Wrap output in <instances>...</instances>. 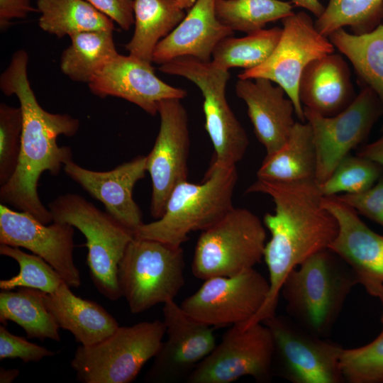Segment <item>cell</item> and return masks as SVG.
<instances>
[{"label":"cell","mask_w":383,"mask_h":383,"mask_svg":"<svg viewBox=\"0 0 383 383\" xmlns=\"http://www.w3.org/2000/svg\"><path fill=\"white\" fill-rule=\"evenodd\" d=\"M246 193H262L274 201V213L263 223L270 233L263 259L270 290L263 306L246 324L262 322L276 314L280 289L287 274L312 255L328 248L338 233L335 216L323 205L316 180L279 182L257 178Z\"/></svg>","instance_id":"cell-1"},{"label":"cell","mask_w":383,"mask_h":383,"mask_svg":"<svg viewBox=\"0 0 383 383\" xmlns=\"http://www.w3.org/2000/svg\"><path fill=\"white\" fill-rule=\"evenodd\" d=\"M28 55L18 50L0 77L6 96L15 95L23 114L21 148L15 172L0 188L1 204L27 212L45 224L53 221L50 209L38 193L41 174L57 175L72 160L71 148L59 146L60 135L73 136L79 128L77 118L67 113H52L39 104L28 77Z\"/></svg>","instance_id":"cell-2"},{"label":"cell","mask_w":383,"mask_h":383,"mask_svg":"<svg viewBox=\"0 0 383 383\" xmlns=\"http://www.w3.org/2000/svg\"><path fill=\"white\" fill-rule=\"evenodd\" d=\"M357 284L352 267L327 248L290 271L280 295L289 317L307 331L327 338Z\"/></svg>","instance_id":"cell-3"},{"label":"cell","mask_w":383,"mask_h":383,"mask_svg":"<svg viewBox=\"0 0 383 383\" xmlns=\"http://www.w3.org/2000/svg\"><path fill=\"white\" fill-rule=\"evenodd\" d=\"M238 182L236 166L212 162L200 184L187 180L172 190L162 216L143 223L134 237L181 246L195 231H204L221 220L234 206L233 195Z\"/></svg>","instance_id":"cell-4"},{"label":"cell","mask_w":383,"mask_h":383,"mask_svg":"<svg viewBox=\"0 0 383 383\" xmlns=\"http://www.w3.org/2000/svg\"><path fill=\"white\" fill-rule=\"evenodd\" d=\"M53 221L67 223L85 237L87 265L96 289L111 301L122 296L118 265L134 238L133 232L108 212L75 194L57 196L49 204Z\"/></svg>","instance_id":"cell-5"},{"label":"cell","mask_w":383,"mask_h":383,"mask_svg":"<svg viewBox=\"0 0 383 383\" xmlns=\"http://www.w3.org/2000/svg\"><path fill=\"white\" fill-rule=\"evenodd\" d=\"M184 266L181 246L134 237L118 272L121 292L131 313L174 300L185 282Z\"/></svg>","instance_id":"cell-6"},{"label":"cell","mask_w":383,"mask_h":383,"mask_svg":"<svg viewBox=\"0 0 383 383\" xmlns=\"http://www.w3.org/2000/svg\"><path fill=\"white\" fill-rule=\"evenodd\" d=\"M165 335L163 321H144L118 327L103 340L79 346L71 361L83 383H129L154 357Z\"/></svg>","instance_id":"cell-7"},{"label":"cell","mask_w":383,"mask_h":383,"mask_svg":"<svg viewBox=\"0 0 383 383\" xmlns=\"http://www.w3.org/2000/svg\"><path fill=\"white\" fill-rule=\"evenodd\" d=\"M265 227L250 210L233 207L201 231L192 265L194 276L206 280L254 268L263 258L267 243Z\"/></svg>","instance_id":"cell-8"},{"label":"cell","mask_w":383,"mask_h":383,"mask_svg":"<svg viewBox=\"0 0 383 383\" xmlns=\"http://www.w3.org/2000/svg\"><path fill=\"white\" fill-rule=\"evenodd\" d=\"M163 73L184 77L198 87L203 96L205 129L214 149L213 161L223 166H236L249 145L248 135L230 107L226 89L228 70L211 61L184 56L160 65Z\"/></svg>","instance_id":"cell-9"},{"label":"cell","mask_w":383,"mask_h":383,"mask_svg":"<svg viewBox=\"0 0 383 383\" xmlns=\"http://www.w3.org/2000/svg\"><path fill=\"white\" fill-rule=\"evenodd\" d=\"M274 344V372L292 383L345 382L339 344L304 328L289 316L277 314L262 321Z\"/></svg>","instance_id":"cell-10"},{"label":"cell","mask_w":383,"mask_h":383,"mask_svg":"<svg viewBox=\"0 0 383 383\" xmlns=\"http://www.w3.org/2000/svg\"><path fill=\"white\" fill-rule=\"evenodd\" d=\"M273 358L272 336L265 323L234 325L186 380L231 383L250 376L257 382H267L274 374Z\"/></svg>","instance_id":"cell-11"},{"label":"cell","mask_w":383,"mask_h":383,"mask_svg":"<svg viewBox=\"0 0 383 383\" xmlns=\"http://www.w3.org/2000/svg\"><path fill=\"white\" fill-rule=\"evenodd\" d=\"M280 39L270 57L257 67L245 70L238 79L265 78L281 87L292 100L294 113L305 122L299 97V84L306 67L313 60L333 53L335 47L320 33L311 16L304 11L282 19Z\"/></svg>","instance_id":"cell-12"},{"label":"cell","mask_w":383,"mask_h":383,"mask_svg":"<svg viewBox=\"0 0 383 383\" xmlns=\"http://www.w3.org/2000/svg\"><path fill=\"white\" fill-rule=\"evenodd\" d=\"M381 113L380 101L366 86L346 109L335 116H323L304 107L316 149L317 184L324 182L349 152L366 138Z\"/></svg>","instance_id":"cell-13"},{"label":"cell","mask_w":383,"mask_h":383,"mask_svg":"<svg viewBox=\"0 0 383 383\" xmlns=\"http://www.w3.org/2000/svg\"><path fill=\"white\" fill-rule=\"evenodd\" d=\"M269 290V280L251 268L233 276L204 280L180 306L211 327L233 326L250 321L263 306Z\"/></svg>","instance_id":"cell-14"},{"label":"cell","mask_w":383,"mask_h":383,"mask_svg":"<svg viewBox=\"0 0 383 383\" xmlns=\"http://www.w3.org/2000/svg\"><path fill=\"white\" fill-rule=\"evenodd\" d=\"M157 113L159 132L146 155L147 172L152 180L150 213L156 219L162 216L174 187L187 180L190 143L188 114L180 99L161 100Z\"/></svg>","instance_id":"cell-15"},{"label":"cell","mask_w":383,"mask_h":383,"mask_svg":"<svg viewBox=\"0 0 383 383\" xmlns=\"http://www.w3.org/2000/svg\"><path fill=\"white\" fill-rule=\"evenodd\" d=\"M162 311L167 338L145 379L150 382L187 379L216 345L213 327L189 316L174 300L165 303Z\"/></svg>","instance_id":"cell-16"},{"label":"cell","mask_w":383,"mask_h":383,"mask_svg":"<svg viewBox=\"0 0 383 383\" xmlns=\"http://www.w3.org/2000/svg\"><path fill=\"white\" fill-rule=\"evenodd\" d=\"M74 226L45 224L30 213L0 205V244L23 248L50 264L70 287L81 284L73 259Z\"/></svg>","instance_id":"cell-17"},{"label":"cell","mask_w":383,"mask_h":383,"mask_svg":"<svg viewBox=\"0 0 383 383\" xmlns=\"http://www.w3.org/2000/svg\"><path fill=\"white\" fill-rule=\"evenodd\" d=\"M88 86L94 95L125 99L152 116L157 113L161 100L182 99L187 94L158 78L152 62L130 54L116 55L93 77Z\"/></svg>","instance_id":"cell-18"},{"label":"cell","mask_w":383,"mask_h":383,"mask_svg":"<svg viewBox=\"0 0 383 383\" xmlns=\"http://www.w3.org/2000/svg\"><path fill=\"white\" fill-rule=\"evenodd\" d=\"M322 203L335 216L339 226L328 248L352 267L358 283L370 295L383 284V235L370 228L354 209L336 196H323Z\"/></svg>","instance_id":"cell-19"},{"label":"cell","mask_w":383,"mask_h":383,"mask_svg":"<svg viewBox=\"0 0 383 383\" xmlns=\"http://www.w3.org/2000/svg\"><path fill=\"white\" fill-rule=\"evenodd\" d=\"M146 156L140 155L106 172L93 171L67 162L63 170L90 195L100 201L106 212L134 232L143 223L142 213L133 199L135 184L145 172Z\"/></svg>","instance_id":"cell-20"},{"label":"cell","mask_w":383,"mask_h":383,"mask_svg":"<svg viewBox=\"0 0 383 383\" xmlns=\"http://www.w3.org/2000/svg\"><path fill=\"white\" fill-rule=\"evenodd\" d=\"M236 95L246 104L255 134L266 155L279 150L288 139L295 121L293 102L279 86L265 78L239 79Z\"/></svg>","instance_id":"cell-21"},{"label":"cell","mask_w":383,"mask_h":383,"mask_svg":"<svg viewBox=\"0 0 383 383\" xmlns=\"http://www.w3.org/2000/svg\"><path fill=\"white\" fill-rule=\"evenodd\" d=\"M216 1L196 0L184 19L157 45L152 62L161 65L184 56L211 61L218 43L234 32L218 19Z\"/></svg>","instance_id":"cell-22"},{"label":"cell","mask_w":383,"mask_h":383,"mask_svg":"<svg viewBox=\"0 0 383 383\" xmlns=\"http://www.w3.org/2000/svg\"><path fill=\"white\" fill-rule=\"evenodd\" d=\"M298 92L304 107L326 117L339 113L355 98L349 67L342 56L334 52L306 67Z\"/></svg>","instance_id":"cell-23"},{"label":"cell","mask_w":383,"mask_h":383,"mask_svg":"<svg viewBox=\"0 0 383 383\" xmlns=\"http://www.w3.org/2000/svg\"><path fill=\"white\" fill-rule=\"evenodd\" d=\"M63 282L51 294L43 292L45 304L58 326L70 331L83 346L94 345L118 327L117 321L95 301L76 296Z\"/></svg>","instance_id":"cell-24"},{"label":"cell","mask_w":383,"mask_h":383,"mask_svg":"<svg viewBox=\"0 0 383 383\" xmlns=\"http://www.w3.org/2000/svg\"><path fill=\"white\" fill-rule=\"evenodd\" d=\"M316 155L311 126L296 122L285 143L266 155L257 172V178L296 182L316 180Z\"/></svg>","instance_id":"cell-25"},{"label":"cell","mask_w":383,"mask_h":383,"mask_svg":"<svg viewBox=\"0 0 383 383\" xmlns=\"http://www.w3.org/2000/svg\"><path fill=\"white\" fill-rule=\"evenodd\" d=\"M135 30L126 45L129 54L152 62L159 42L186 16L179 0H133Z\"/></svg>","instance_id":"cell-26"},{"label":"cell","mask_w":383,"mask_h":383,"mask_svg":"<svg viewBox=\"0 0 383 383\" xmlns=\"http://www.w3.org/2000/svg\"><path fill=\"white\" fill-rule=\"evenodd\" d=\"M328 38L349 60L365 86L375 93L383 110V23L361 34L340 28Z\"/></svg>","instance_id":"cell-27"},{"label":"cell","mask_w":383,"mask_h":383,"mask_svg":"<svg viewBox=\"0 0 383 383\" xmlns=\"http://www.w3.org/2000/svg\"><path fill=\"white\" fill-rule=\"evenodd\" d=\"M11 321L20 326L28 338H46L60 342V327L47 309L43 292L21 287L17 291L1 290L0 322Z\"/></svg>","instance_id":"cell-28"},{"label":"cell","mask_w":383,"mask_h":383,"mask_svg":"<svg viewBox=\"0 0 383 383\" xmlns=\"http://www.w3.org/2000/svg\"><path fill=\"white\" fill-rule=\"evenodd\" d=\"M71 43L62 52L60 67L70 79L89 83L93 77L118 54L111 30H89L69 35Z\"/></svg>","instance_id":"cell-29"},{"label":"cell","mask_w":383,"mask_h":383,"mask_svg":"<svg viewBox=\"0 0 383 383\" xmlns=\"http://www.w3.org/2000/svg\"><path fill=\"white\" fill-rule=\"evenodd\" d=\"M39 27L62 38L73 33L114 30L113 21L85 0H37Z\"/></svg>","instance_id":"cell-30"},{"label":"cell","mask_w":383,"mask_h":383,"mask_svg":"<svg viewBox=\"0 0 383 383\" xmlns=\"http://www.w3.org/2000/svg\"><path fill=\"white\" fill-rule=\"evenodd\" d=\"M282 28L261 29L242 38L229 36L220 41L212 53L211 62L229 70L233 67L250 70L264 62L277 46Z\"/></svg>","instance_id":"cell-31"},{"label":"cell","mask_w":383,"mask_h":383,"mask_svg":"<svg viewBox=\"0 0 383 383\" xmlns=\"http://www.w3.org/2000/svg\"><path fill=\"white\" fill-rule=\"evenodd\" d=\"M215 10L221 23L233 31L246 33L294 13L292 2L281 0H216Z\"/></svg>","instance_id":"cell-32"},{"label":"cell","mask_w":383,"mask_h":383,"mask_svg":"<svg viewBox=\"0 0 383 383\" xmlns=\"http://www.w3.org/2000/svg\"><path fill=\"white\" fill-rule=\"evenodd\" d=\"M382 18L383 0H329L315 26L326 37L344 27L361 34L373 30Z\"/></svg>","instance_id":"cell-33"},{"label":"cell","mask_w":383,"mask_h":383,"mask_svg":"<svg viewBox=\"0 0 383 383\" xmlns=\"http://www.w3.org/2000/svg\"><path fill=\"white\" fill-rule=\"evenodd\" d=\"M370 295L378 298L382 306V331L367 345L343 349L340 366L345 382L383 383V284Z\"/></svg>","instance_id":"cell-34"},{"label":"cell","mask_w":383,"mask_h":383,"mask_svg":"<svg viewBox=\"0 0 383 383\" xmlns=\"http://www.w3.org/2000/svg\"><path fill=\"white\" fill-rule=\"evenodd\" d=\"M0 254L16 260L20 269L17 275L0 281L1 290L26 287L51 294L65 282L50 264L35 254L5 244H0Z\"/></svg>","instance_id":"cell-35"},{"label":"cell","mask_w":383,"mask_h":383,"mask_svg":"<svg viewBox=\"0 0 383 383\" xmlns=\"http://www.w3.org/2000/svg\"><path fill=\"white\" fill-rule=\"evenodd\" d=\"M383 169L375 162L356 155H348L335 167L331 175L319 184L324 196L338 194H356L372 187L382 176Z\"/></svg>","instance_id":"cell-36"},{"label":"cell","mask_w":383,"mask_h":383,"mask_svg":"<svg viewBox=\"0 0 383 383\" xmlns=\"http://www.w3.org/2000/svg\"><path fill=\"white\" fill-rule=\"evenodd\" d=\"M23 131L21 107L0 104V185L12 177L17 167Z\"/></svg>","instance_id":"cell-37"},{"label":"cell","mask_w":383,"mask_h":383,"mask_svg":"<svg viewBox=\"0 0 383 383\" xmlns=\"http://www.w3.org/2000/svg\"><path fill=\"white\" fill-rule=\"evenodd\" d=\"M55 355L54 351L13 335L4 326H0L1 360L6 358H18L26 363L37 362L45 357H51Z\"/></svg>","instance_id":"cell-38"},{"label":"cell","mask_w":383,"mask_h":383,"mask_svg":"<svg viewBox=\"0 0 383 383\" xmlns=\"http://www.w3.org/2000/svg\"><path fill=\"white\" fill-rule=\"evenodd\" d=\"M357 212L383 228V175L369 189L356 194L336 196Z\"/></svg>","instance_id":"cell-39"},{"label":"cell","mask_w":383,"mask_h":383,"mask_svg":"<svg viewBox=\"0 0 383 383\" xmlns=\"http://www.w3.org/2000/svg\"><path fill=\"white\" fill-rule=\"evenodd\" d=\"M85 1L109 16L125 30H128L134 23L133 0Z\"/></svg>","instance_id":"cell-40"},{"label":"cell","mask_w":383,"mask_h":383,"mask_svg":"<svg viewBox=\"0 0 383 383\" xmlns=\"http://www.w3.org/2000/svg\"><path fill=\"white\" fill-rule=\"evenodd\" d=\"M32 11H38L31 6V0H0V28L7 29L15 18H25Z\"/></svg>","instance_id":"cell-41"},{"label":"cell","mask_w":383,"mask_h":383,"mask_svg":"<svg viewBox=\"0 0 383 383\" xmlns=\"http://www.w3.org/2000/svg\"><path fill=\"white\" fill-rule=\"evenodd\" d=\"M357 155L370 159L383 168V135L365 146H363Z\"/></svg>","instance_id":"cell-42"},{"label":"cell","mask_w":383,"mask_h":383,"mask_svg":"<svg viewBox=\"0 0 383 383\" xmlns=\"http://www.w3.org/2000/svg\"><path fill=\"white\" fill-rule=\"evenodd\" d=\"M293 5L305 9L318 18L323 12L325 6L319 0H291Z\"/></svg>","instance_id":"cell-43"},{"label":"cell","mask_w":383,"mask_h":383,"mask_svg":"<svg viewBox=\"0 0 383 383\" xmlns=\"http://www.w3.org/2000/svg\"><path fill=\"white\" fill-rule=\"evenodd\" d=\"M19 375L17 369L0 368V383H11Z\"/></svg>","instance_id":"cell-44"}]
</instances>
